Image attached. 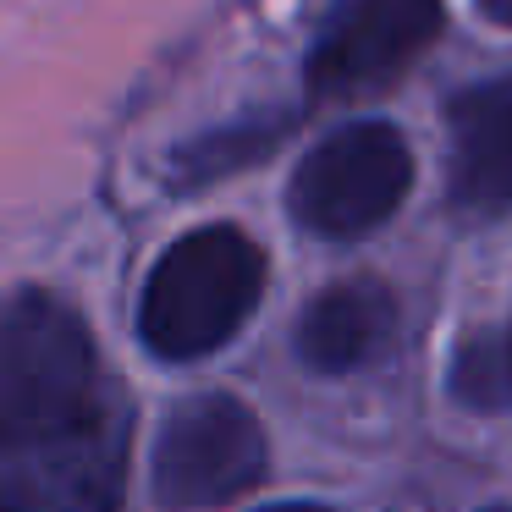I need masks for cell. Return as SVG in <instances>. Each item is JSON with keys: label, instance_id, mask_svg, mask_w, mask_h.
Here are the masks:
<instances>
[{"label": "cell", "instance_id": "cell-1", "mask_svg": "<svg viewBox=\"0 0 512 512\" xmlns=\"http://www.w3.org/2000/svg\"><path fill=\"white\" fill-rule=\"evenodd\" d=\"M122 408L89 325L39 287L0 298V452L78 430Z\"/></svg>", "mask_w": 512, "mask_h": 512}, {"label": "cell", "instance_id": "cell-2", "mask_svg": "<svg viewBox=\"0 0 512 512\" xmlns=\"http://www.w3.org/2000/svg\"><path fill=\"white\" fill-rule=\"evenodd\" d=\"M265 292V254L237 226H199L155 265L138 331L160 358H199L243 331Z\"/></svg>", "mask_w": 512, "mask_h": 512}, {"label": "cell", "instance_id": "cell-3", "mask_svg": "<svg viewBox=\"0 0 512 512\" xmlns=\"http://www.w3.org/2000/svg\"><path fill=\"white\" fill-rule=\"evenodd\" d=\"M408 182V138L386 122H353L303 155L292 177V215L320 237H358L397 210Z\"/></svg>", "mask_w": 512, "mask_h": 512}, {"label": "cell", "instance_id": "cell-4", "mask_svg": "<svg viewBox=\"0 0 512 512\" xmlns=\"http://www.w3.org/2000/svg\"><path fill=\"white\" fill-rule=\"evenodd\" d=\"M265 479V430L237 397H193L155 441L160 507H221Z\"/></svg>", "mask_w": 512, "mask_h": 512}, {"label": "cell", "instance_id": "cell-5", "mask_svg": "<svg viewBox=\"0 0 512 512\" xmlns=\"http://www.w3.org/2000/svg\"><path fill=\"white\" fill-rule=\"evenodd\" d=\"M127 408H111L56 441L0 452L6 512H116L127 479Z\"/></svg>", "mask_w": 512, "mask_h": 512}, {"label": "cell", "instance_id": "cell-6", "mask_svg": "<svg viewBox=\"0 0 512 512\" xmlns=\"http://www.w3.org/2000/svg\"><path fill=\"white\" fill-rule=\"evenodd\" d=\"M441 34V0H336L309 50V94L353 100L386 89Z\"/></svg>", "mask_w": 512, "mask_h": 512}, {"label": "cell", "instance_id": "cell-7", "mask_svg": "<svg viewBox=\"0 0 512 512\" xmlns=\"http://www.w3.org/2000/svg\"><path fill=\"white\" fill-rule=\"evenodd\" d=\"M452 199L468 215L512 210V78L474 83L446 105Z\"/></svg>", "mask_w": 512, "mask_h": 512}, {"label": "cell", "instance_id": "cell-8", "mask_svg": "<svg viewBox=\"0 0 512 512\" xmlns=\"http://www.w3.org/2000/svg\"><path fill=\"white\" fill-rule=\"evenodd\" d=\"M391 336H397V298L375 276H353L303 309L298 353L320 375H347V369L375 364L391 347Z\"/></svg>", "mask_w": 512, "mask_h": 512}, {"label": "cell", "instance_id": "cell-9", "mask_svg": "<svg viewBox=\"0 0 512 512\" xmlns=\"http://www.w3.org/2000/svg\"><path fill=\"white\" fill-rule=\"evenodd\" d=\"M287 127H292L287 116H248V122H232V127H221V133L193 138V144H182L177 160H171V188H204V182L226 177V171L254 166V160H265L270 149L281 144Z\"/></svg>", "mask_w": 512, "mask_h": 512}, {"label": "cell", "instance_id": "cell-10", "mask_svg": "<svg viewBox=\"0 0 512 512\" xmlns=\"http://www.w3.org/2000/svg\"><path fill=\"white\" fill-rule=\"evenodd\" d=\"M452 386H457V397L474 402V408L507 402V364H501V347L496 342H468L463 353H457Z\"/></svg>", "mask_w": 512, "mask_h": 512}, {"label": "cell", "instance_id": "cell-11", "mask_svg": "<svg viewBox=\"0 0 512 512\" xmlns=\"http://www.w3.org/2000/svg\"><path fill=\"white\" fill-rule=\"evenodd\" d=\"M479 12H485L490 23H507L512 28V0H479Z\"/></svg>", "mask_w": 512, "mask_h": 512}, {"label": "cell", "instance_id": "cell-12", "mask_svg": "<svg viewBox=\"0 0 512 512\" xmlns=\"http://www.w3.org/2000/svg\"><path fill=\"white\" fill-rule=\"evenodd\" d=\"M265 512H325V507H314V501H287V507H265Z\"/></svg>", "mask_w": 512, "mask_h": 512}, {"label": "cell", "instance_id": "cell-13", "mask_svg": "<svg viewBox=\"0 0 512 512\" xmlns=\"http://www.w3.org/2000/svg\"><path fill=\"white\" fill-rule=\"evenodd\" d=\"M501 364H507V402H512V342L501 347Z\"/></svg>", "mask_w": 512, "mask_h": 512}, {"label": "cell", "instance_id": "cell-14", "mask_svg": "<svg viewBox=\"0 0 512 512\" xmlns=\"http://www.w3.org/2000/svg\"><path fill=\"white\" fill-rule=\"evenodd\" d=\"M0 512H6V507H0Z\"/></svg>", "mask_w": 512, "mask_h": 512}]
</instances>
